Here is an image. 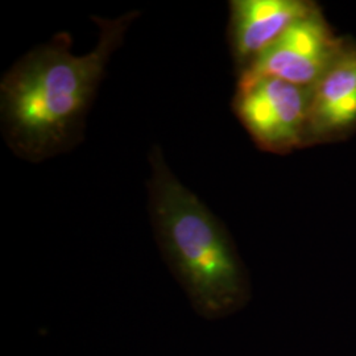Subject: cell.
Masks as SVG:
<instances>
[{"mask_svg":"<svg viewBox=\"0 0 356 356\" xmlns=\"http://www.w3.org/2000/svg\"><path fill=\"white\" fill-rule=\"evenodd\" d=\"M139 16V11L114 19L92 16L98 26L92 51L76 56L72 35L58 32L4 73L0 126L15 156L38 164L82 143L90 108L110 60Z\"/></svg>","mask_w":356,"mask_h":356,"instance_id":"1","label":"cell"},{"mask_svg":"<svg viewBox=\"0 0 356 356\" xmlns=\"http://www.w3.org/2000/svg\"><path fill=\"white\" fill-rule=\"evenodd\" d=\"M149 216L159 248L195 313L226 317L247 301L250 288L229 231L166 163L160 145L148 154Z\"/></svg>","mask_w":356,"mask_h":356,"instance_id":"2","label":"cell"},{"mask_svg":"<svg viewBox=\"0 0 356 356\" xmlns=\"http://www.w3.org/2000/svg\"><path fill=\"white\" fill-rule=\"evenodd\" d=\"M310 92L276 78L238 81L232 107L257 147L284 154L305 145Z\"/></svg>","mask_w":356,"mask_h":356,"instance_id":"3","label":"cell"},{"mask_svg":"<svg viewBox=\"0 0 356 356\" xmlns=\"http://www.w3.org/2000/svg\"><path fill=\"white\" fill-rule=\"evenodd\" d=\"M317 8L288 28L280 38L243 69L238 81L276 78L312 89L343 47Z\"/></svg>","mask_w":356,"mask_h":356,"instance_id":"4","label":"cell"},{"mask_svg":"<svg viewBox=\"0 0 356 356\" xmlns=\"http://www.w3.org/2000/svg\"><path fill=\"white\" fill-rule=\"evenodd\" d=\"M318 7L306 0H232L229 41L239 73L281 35Z\"/></svg>","mask_w":356,"mask_h":356,"instance_id":"5","label":"cell"},{"mask_svg":"<svg viewBox=\"0 0 356 356\" xmlns=\"http://www.w3.org/2000/svg\"><path fill=\"white\" fill-rule=\"evenodd\" d=\"M356 129V47L343 44L312 88L306 144L344 138Z\"/></svg>","mask_w":356,"mask_h":356,"instance_id":"6","label":"cell"}]
</instances>
